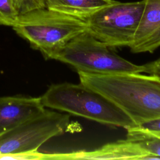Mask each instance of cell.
<instances>
[{"label":"cell","mask_w":160,"mask_h":160,"mask_svg":"<svg viewBox=\"0 0 160 160\" xmlns=\"http://www.w3.org/2000/svg\"><path fill=\"white\" fill-rule=\"evenodd\" d=\"M80 82L121 108L134 122L160 118V78L152 74H95L78 72Z\"/></svg>","instance_id":"obj_1"},{"label":"cell","mask_w":160,"mask_h":160,"mask_svg":"<svg viewBox=\"0 0 160 160\" xmlns=\"http://www.w3.org/2000/svg\"><path fill=\"white\" fill-rule=\"evenodd\" d=\"M44 107L126 129L136 125L117 105L99 92L81 84H52L40 97Z\"/></svg>","instance_id":"obj_2"},{"label":"cell","mask_w":160,"mask_h":160,"mask_svg":"<svg viewBox=\"0 0 160 160\" xmlns=\"http://www.w3.org/2000/svg\"><path fill=\"white\" fill-rule=\"evenodd\" d=\"M12 27L46 59L71 39L87 31L84 19L46 7L19 14Z\"/></svg>","instance_id":"obj_3"},{"label":"cell","mask_w":160,"mask_h":160,"mask_svg":"<svg viewBox=\"0 0 160 160\" xmlns=\"http://www.w3.org/2000/svg\"><path fill=\"white\" fill-rule=\"evenodd\" d=\"M87 31L74 37L49 59L68 64L78 72L95 74L146 72L144 65H137L122 58Z\"/></svg>","instance_id":"obj_4"},{"label":"cell","mask_w":160,"mask_h":160,"mask_svg":"<svg viewBox=\"0 0 160 160\" xmlns=\"http://www.w3.org/2000/svg\"><path fill=\"white\" fill-rule=\"evenodd\" d=\"M144 8V1H111L84 20L87 31L110 48L130 47Z\"/></svg>","instance_id":"obj_5"},{"label":"cell","mask_w":160,"mask_h":160,"mask_svg":"<svg viewBox=\"0 0 160 160\" xmlns=\"http://www.w3.org/2000/svg\"><path fill=\"white\" fill-rule=\"evenodd\" d=\"M70 126L69 115L45 109L0 134V154L37 151L49 139L66 132Z\"/></svg>","instance_id":"obj_6"},{"label":"cell","mask_w":160,"mask_h":160,"mask_svg":"<svg viewBox=\"0 0 160 160\" xmlns=\"http://www.w3.org/2000/svg\"><path fill=\"white\" fill-rule=\"evenodd\" d=\"M144 8L129 48L133 53L152 52L160 47V0H144Z\"/></svg>","instance_id":"obj_7"},{"label":"cell","mask_w":160,"mask_h":160,"mask_svg":"<svg viewBox=\"0 0 160 160\" xmlns=\"http://www.w3.org/2000/svg\"><path fill=\"white\" fill-rule=\"evenodd\" d=\"M45 109L40 97L20 96L0 98V134H2Z\"/></svg>","instance_id":"obj_8"},{"label":"cell","mask_w":160,"mask_h":160,"mask_svg":"<svg viewBox=\"0 0 160 160\" xmlns=\"http://www.w3.org/2000/svg\"><path fill=\"white\" fill-rule=\"evenodd\" d=\"M147 154L135 141L108 143L94 151H79L55 154L56 159H147Z\"/></svg>","instance_id":"obj_9"},{"label":"cell","mask_w":160,"mask_h":160,"mask_svg":"<svg viewBox=\"0 0 160 160\" xmlns=\"http://www.w3.org/2000/svg\"><path fill=\"white\" fill-rule=\"evenodd\" d=\"M111 1L108 0H44L45 6L47 8L83 19Z\"/></svg>","instance_id":"obj_10"},{"label":"cell","mask_w":160,"mask_h":160,"mask_svg":"<svg viewBox=\"0 0 160 160\" xmlns=\"http://www.w3.org/2000/svg\"><path fill=\"white\" fill-rule=\"evenodd\" d=\"M126 129L128 139L132 141L160 138V118L134 125Z\"/></svg>","instance_id":"obj_11"},{"label":"cell","mask_w":160,"mask_h":160,"mask_svg":"<svg viewBox=\"0 0 160 160\" xmlns=\"http://www.w3.org/2000/svg\"><path fill=\"white\" fill-rule=\"evenodd\" d=\"M18 16L11 0H0V24L12 26Z\"/></svg>","instance_id":"obj_12"},{"label":"cell","mask_w":160,"mask_h":160,"mask_svg":"<svg viewBox=\"0 0 160 160\" xmlns=\"http://www.w3.org/2000/svg\"><path fill=\"white\" fill-rule=\"evenodd\" d=\"M19 14L31 10L44 8V0H11Z\"/></svg>","instance_id":"obj_13"},{"label":"cell","mask_w":160,"mask_h":160,"mask_svg":"<svg viewBox=\"0 0 160 160\" xmlns=\"http://www.w3.org/2000/svg\"><path fill=\"white\" fill-rule=\"evenodd\" d=\"M135 141L147 154L160 158V138H149Z\"/></svg>","instance_id":"obj_14"},{"label":"cell","mask_w":160,"mask_h":160,"mask_svg":"<svg viewBox=\"0 0 160 160\" xmlns=\"http://www.w3.org/2000/svg\"><path fill=\"white\" fill-rule=\"evenodd\" d=\"M146 70L145 73L152 74L160 78V58L158 59L145 64Z\"/></svg>","instance_id":"obj_15"},{"label":"cell","mask_w":160,"mask_h":160,"mask_svg":"<svg viewBox=\"0 0 160 160\" xmlns=\"http://www.w3.org/2000/svg\"><path fill=\"white\" fill-rule=\"evenodd\" d=\"M108 1H112V0H108Z\"/></svg>","instance_id":"obj_16"}]
</instances>
